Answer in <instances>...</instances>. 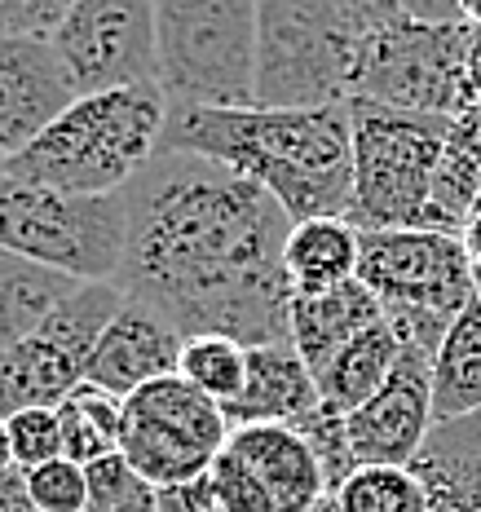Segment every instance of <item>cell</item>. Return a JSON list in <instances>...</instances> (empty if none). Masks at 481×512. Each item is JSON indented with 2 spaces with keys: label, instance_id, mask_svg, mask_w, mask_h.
<instances>
[{
  "label": "cell",
  "instance_id": "cell-15",
  "mask_svg": "<svg viewBox=\"0 0 481 512\" xmlns=\"http://www.w3.org/2000/svg\"><path fill=\"white\" fill-rule=\"evenodd\" d=\"M76 98V84L49 40L0 36V151L18 155Z\"/></svg>",
  "mask_w": 481,
  "mask_h": 512
},
{
  "label": "cell",
  "instance_id": "cell-28",
  "mask_svg": "<svg viewBox=\"0 0 481 512\" xmlns=\"http://www.w3.org/2000/svg\"><path fill=\"white\" fill-rule=\"evenodd\" d=\"M89 504L84 512H159V490L124 455L89 464Z\"/></svg>",
  "mask_w": 481,
  "mask_h": 512
},
{
  "label": "cell",
  "instance_id": "cell-39",
  "mask_svg": "<svg viewBox=\"0 0 481 512\" xmlns=\"http://www.w3.org/2000/svg\"><path fill=\"white\" fill-rule=\"evenodd\" d=\"M9 468H18L14 464V442H9V429H5V420H0V477H5Z\"/></svg>",
  "mask_w": 481,
  "mask_h": 512
},
{
  "label": "cell",
  "instance_id": "cell-5",
  "mask_svg": "<svg viewBox=\"0 0 481 512\" xmlns=\"http://www.w3.org/2000/svg\"><path fill=\"white\" fill-rule=\"evenodd\" d=\"M362 27L336 0H256V106H345L354 98Z\"/></svg>",
  "mask_w": 481,
  "mask_h": 512
},
{
  "label": "cell",
  "instance_id": "cell-33",
  "mask_svg": "<svg viewBox=\"0 0 481 512\" xmlns=\"http://www.w3.org/2000/svg\"><path fill=\"white\" fill-rule=\"evenodd\" d=\"M159 512H221L217 486H212L208 473L177 482V486H164L159 490Z\"/></svg>",
  "mask_w": 481,
  "mask_h": 512
},
{
  "label": "cell",
  "instance_id": "cell-16",
  "mask_svg": "<svg viewBox=\"0 0 481 512\" xmlns=\"http://www.w3.org/2000/svg\"><path fill=\"white\" fill-rule=\"evenodd\" d=\"M181 336L164 314H155L151 305H137L124 296L120 314L106 323V332L98 340L89 358V384L128 398L142 384L177 376V358H181Z\"/></svg>",
  "mask_w": 481,
  "mask_h": 512
},
{
  "label": "cell",
  "instance_id": "cell-23",
  "mask_svg": "<svg viewBox=\"0 0 481 512\" xmlns=\"http://www.w3.org/2000/svg\"><path fill=\"white\" fill-rule=\"evenodd\" d=\"M481 411V305L468 301L433 354V420L451 424Z\"/></svg>",
  "mask_w": 481,
  "mask_h": 512
},
{
  "label": "cell",
  "instance_id": "cell-2",
  "mask_svg": "<svg viewBox=\"0 0 481 512\" xmlns=\"http://www.w3.org/2000/svg\"><path fill=\"white\" fill-rule=\"evenodd\" d=\"M159 151H190L256 181L292 221L345 217L354 133L345 106H168Z\"/></svg>",
  "mask_w": 481,
  "mask_h": 512
},
{
  "label": "cell",
  "instance_id": "cell-19",
  "mask_svg": "<svg viewBox=\"0 0 481 512\" xmlns=\"http://www.w3.org/2000/svg\"><path fill=\"white\" fill-rule=\"evenodd\" d=\"M411 473L424 482L433 512H477L481 508V411L433 424L429 442L411 460Z\"/></svg>",
  "mask_w": 481,
  "mask_h": 512
},
{
  "label": "cell",
  "instance_id": "cell-37",
  "mask_svg": "<svg viewBox=\"0 0 481 512\" xmlns=\"http://www.w3.org/2000/svg\"><path fill=\"white\" fill-rule=\"evenodd\" d=\"M468 106H481V27L468 40Z\"/></svg>",
  "mask_w": 481,
  "mask_h": 512
},
{
  "label": "cell",
  "instance_id": "cell-10",
  "mask_svg": "<svg viewBox=\"0 0 481 512\" xmlns=\"http://www.w3.org/2000/svg\"><path fill=\"white\" fill-rule=\"evenodd\" d=\"M226 437L230 420L221 402H212L181 376L151 380L124 398L120 455L155 490L208 473Z\"/></svg>",
  "mask_w": 481,
  "mask_h": 512
},
{
  "label": "cell",
  "instance_id": "cell-4",
  "mask_svg": "<svg viewBox=\"0 0 481 512\" xmlns=\"http://www.w3.org/2000/svg\"><path fill=\"white\" fill-rule=\"evenodd\" d=\"M349 133H354V190L345 208L349 226L442 230L433 212V177L451 120L349 98Z\"/></svg>",
  "mask_w": 481,
  "mask_h": 512
},
{
  "label": "cell",
  "instance_id": "cell-13",
  "mask_svg": "<svg viewBox=\"0 0 481 512\" xmlns=\"http://www.w3.org/2000/svg\"><path fill=\"white\" fill-rule=\"evenodd\" d=\"M76 93L155 84V0H76L49 36Z\"/></svg>",
  "mask_w": 481,
  "mask_h": 512
},
{
  "label": "cell",
  "instance_id": "cell-26",
  "mask_svg": "<svg viewBox=\"0 0 481 512\" xmlns=\"http://www.w3.org/2000/svg\"><path fill=\"white\" fill-rule=\"evenodd\" d=\"M327 499L336 512H433L429 490L411 464H358L354 477Z\"/></svg>",
  "mask_w": 481,
  "mask_h": 512
},
{
  "label": "cell",
  "instance_id": "cell-44",
  "mask_svg": "<svg viewBox=\"0 0 481 512\" xmlns=\"http://www.w3.org/2000/svg\"><path fill=\"white\" fill-rule=\"evenodd\" d=\"M0 164H5V151H0Z\"/></svg>",
  "mask_w": 481,
  "mask_h": 512
},
{
  "label": "cell",
  "instance_id": "cell-30",
  "mask_svg": "<svg viewBox=\"0 0 481 512\" xmlns=\"http://www.w3.org/2000/svg\"><path fill=\"white\" fill-rule=\"evenodd\" d=\"M27 490L36 512H84V504H89V473H84V464L58 455L49 464L27 468Z\"/></svg>",
  "mask_w": 481,
  "mask_h": 512
},
{
  "label": "cell",
  "instance_id": "cell-18",
  "mask_svg": "<svg viewBox=\"0 0 481 512\" xmlns=\"http://www.w3.org/2000/svg\"><path fill=\"white\" fill-rule=\"evenodd\" d=\"M384 318L380 301L371 296V287L362 279H349L331 292L318 296H292V314H287V332H292V349L305 358V367L318 371L327 367L340 349L367 327H376Z\"/></svg>",
  "mask_w": 481,
  "mask_h": 512
},
{
  "label": "cell",
  "instance_id": "cell-12",
  "mask_svg": "<svg viewBox=\"0 0 481 512\" xmlns=\"http://www.w3.org/2000/svg\"><path fill=\"white\" fill-rule=\"evenodd\" d=\"M208 477L221 512H314L327 499L323 468L292 424H234Z\"/></svg>",
  "mask_w": 481,
  "mask_h": 512
},
{
  "label": "cell",
  "instance_id": "cell-24",
  "mask_svg": "<svg viewBox=\"0 0 481 512\" xmlns=\"http://www.w3.org/2000/svg\"><path fill=\"white\" fill-rule=\"evenodd\" d=\"M481 190V106H468L451 120L442 146V164L433 177V212L442 230L459 234L473 212V199Z\"/></svg>",
  "mask_w": 481,
  "mask_h": 512
},
{
  "label": "cell",
  "instance_id": "cell-31",
  "mask_svg": "<svg viewBox=\"0 0 481 512\" xmlns=\"http://www.w3.org/2000/svg\"><path fill=\"white\" fill-rule=\"evenodd\" d=\"M5 429H9V442H14V464L23 473L62 455V424L53 407H31V411L9 415Z\"/></svg>",
  "mask_w": 481,
  "mask_h": 512
},
{
  "label": "cell",
  "instance_id": "cell-22",
  "mask_svg": "<svg viewBox=\"0 0 481 512\" xmlns=\"http://www.w3.org/2000/svg\"><path fill=\"white\" fill-rule=\"evenodd\" d=\"M398 358H402V340L389 327V318H380L376 327L354 336L318 371V402L336 415H354L371 393H380V384L393 376Z\"/></svg>",
  "mask_w": 481,
  "mask_h": 512
},
{
  "label": "cell",
  "instance_id": "cell-14",
  "mask_svg": "<svg viewBox=\"0 0 481 512\" xmlns=\"http://www.w3.org/2000/svg\"><path fill=\"white\" fill-rule=\"evenodd\" d=\"M358 464H411L433 433V354L402 345L393 376L345 415Z\"/></svg>",
  "mask_w": 481,
  "mask_h": 512
},
{
  "label": "cell",
  "instance_id": "cell-21",
  "mask_svg": "<svg viewBox=\"0 0 481 512\" xmlns=\"http://www.w3.org/2000/svg\"><path fill=\"white\" fill-rule=\"evenodd\" d=\"M80 287V279L0 248V354L23 345L40 323Z\"/></svg>",
  "mask_w": 481,
  "mask_h": 512
},
{
  "label": "cell",
  "instance_id": "cell-34",
  "mask_svg": "<svg viewBox=\"0 0 481 512\" xmlns=\"http://www.w3.org/2000/svg\"><path fill=\"white\" fill-rule=\"evenodd\" d=\"M336 5L362 31H376L384 23H393V18H402V0H336Z\"/></svg>",
  "mask_w": 481,
  "mask_h": 512
},
{
  "label": "cell",
  "instance_id": "cell-6",
  "mask_svg": "<svg viewBox=\"0 0 481 512\" xmlns=\"http://www.w3.org/2000/svg\"><path fill=\"white\" fill-rule=\"evenodd\" d=\"M168 106H256V0H155Z\"/></svg>",
  "mask_w": 481,
  "mask_h": 512
},
{
  "label": "cell",
  "instance_id": "cell-8",
  "mask_svg": "<svg viewBox=\"0 0 481 512\" xmlns=\"http://www.w3.org/2000/svg\"><path fill=\"white\" fill-rule=\"evenodd\" d=\"M468 40V23H420L406 14L362 31L354 98L455 120L468 111Z\"/></svg>",
  "mask_w": 481,
  "mask_h": 512
},
{
  "label": "cell",
  "instance_id": "cell-32",
  "mask_svg": "<svg viewBox=\"0 0 481 512\" xmlns=\"http://www.w3.org/2000/svg\"><path fill=\"white\" fill-rule=\"evenodd\" d=\"M76 0H0V36L49 40Z\"/></svg>",
  "mask_w": 481,
  "mask_h": 512
},
{
  "label": "cell",
  "instance_id": "cell-29",
  "mask_svg": "<svg viewBox=\"0 0 481 512\" xmlns=\"http://www.w3.org/2000/svg\"><path fill=\"white\" fill-rule=\"evenodd\" d=\"M296 433L309 442V451H314V460L318 468H323V482H327V495H336L340 486L354 477V468H358V455H354V446H349V424H345V415H336V411H327L323 402H318L314 411L305 415L301 424H292Z\"/></svg>",
  "mask_w": 481,
  "mask_h": 512
},
{
  "label": "cell",
  "instance_id": "cell-25",
  "mask_svg": "<svg viewBox=\"0 0 481 512\" xmlns=\"http://www.w3.org/2000/svg\"><path fill=\"white\" fill-rule=\"evenodd\" d=\"M62 424V455L76 464H98L106 455H120V429H124V398L98 389L84 380L67 402H58Z\"/></svg>",
  "mask_w": 481,
  "mask_h": 512
},
{
  "label": "cell",
  "instance_id": "cell-27",
  "mask_svg": "<svg viewBox=\"0 0 481 512\" xmlns=\"http://www.w3.org/2000/svg\"><path fill=\"white\" fill-rule=\"evenodd\" d=\"M177 376L226 407V402L239 398L243 376H248V345H239L230 336H190L181 340Z\"/></svg>",
  "mask_w": 481,
  "mask_h": 512
},
{
  "label": "cell",
  "instance_id": "cell-20",
  "mask_svg": "<svg viewBox=\"0 0 481 512\" xmlns=\"http://www.w3.org/2000/svg\"><path fill=\"white\" fill-rule=\"evenodd\" d=\"M292 296H318L358 279V230L345 217L296 221L283 248Z\"/></svg>",
  "mask_w": 481,
  "mask_h": 512
},
{
  "label": "cell",
  "instance_id": "cell-40",
  "mask_svg": "<svg viewBox=\"0 0 481 512\" xmlns=\"http://www.w3.org/2000/svg\"><path fill=\"white\" fill-rule=\"evenodd\" d=\"M459 14L468 27H481V0H459Z\"/></svg>",
  "mask_w": 481,
  "mask_h": 512
},
{
  "label": "cell",
  "instance_id": "cell-43",
  "mask_svg": "<svg viewBox=\"0 0 481 512\" xmlns=\"http://www.w3.org/2000/svg\"><path fill=\"white\" fill-rule=\"evenodd\" d=\"M473 212H481V190H477V199H473ZM473 212H468V217H473Z\"/></svg>",
  "mask_w": 481,
  "mask_h": 512
},
{
  "label": "cell",
  "instance_id": "cell-36",
  "mask_svg": "<svg viewBox=\"0 0 481 512\" xmlns=\"http://www.w3.org/2000/svg\"><path fill=\"white\" fill-rule=\"evenodd\" d=\"M0 512H36L23 468H9V473L0 477Z\"/></svg>",
  "mask_w": 481,
  "mask_h": 512
},
{
  "label": "cell",
  "instance_id": "cell-3",
  "mask_svg": "<svg viewBox=\"0 0 481 512\" xmlns=\"http://www.w3.org/2000/svg\"><path fill=\"white\" fill-rule=\"evenodd\" d=\"M168 124V98L159 84L84 93L36 142L5 155L0 173L67 195H115L159 151Z\"/></svg>",
  "mask_w": 481,
  "mask_h": 512
},
{
  "label": "cell",
  "instance_id": "cell-38",
  "mask_svg": "<svg viewBox=\"0 0 481 512\" xmlns=\"http://www.w3.org/2000/svg\"><path fill=\"white\" fill-rule=\"evenodd\" d=\"M459 239H464V248H468V256H473V265H477L481 261V212H473V217L464 221Z\"/></svg>",
  "mask_w": 481,
  "mask_h": 512
},
{
  "label": "cell",
  "instance_id": "cell-17",
  "mask_svg": "<svg viewBox=\"0 0 481 512\" xmlns=\"http://www.w3.org/2000/svg\"><path fill=\"white\" fill-rule=\"evenodd\" d=\"M318 407V380L305 367V358L283 345H252L248 349V376H243L239 398L226 402V420L234 424H301Z\"/></svg>",
  "mask_w": 481,
  "mask_h": 512
},
{
  "label": "cell",
  "instance_id": "cell-9",
  "mask_svg": "<svg viewBox=\"0 0 481 512\" xmlns=\"http://www.w3.org/2000/svg\"><path fill=\"white\" fill-rule=\"evenodd\" d=\"M120 305L124 292L115 283H80L40 323V332L0 354V420L67 402L89 380V358Z\"/></svg>",
  "mask_w": 481,
  "mask_h": 512
},
{
  "label": "cell",
  "instance_id": "cell-45",
  "mask_svg": "<svg viewBox=\"0 0 481 512\" xmlns=\"http://www.w3.org/2000/svg\"><path fill=\"white\" fill-rule=\"evenodd\" d=\"M477 512H481V508H477Z\"/></svg>",
  "mask_w": 481,
  "mask_h": 512
},
{
  "label": "cell",
  "instance_id": "cell-42",
  "mask_svg": "<svg viewBox=\"0 0 481 512\" xmlns=\"http://www.w3.org/2000/svg\"><path fill=\"white\" fill-rule=\"evenodd\" d=\"M314 512H336V504H331V499H323V504H318Z\"/></svg>",
  "mask_w": 481,
  "mask_h": 512
},
{
  "label": "cell",
  "instance_id": "cell-11",
  "mask_svg": "<svg viewBox=\"0 0 481 512\" xmlns=\"http://www.w3.org/2000/svg\"><path fill=\"white\" fill-rule=\"evenodd\" d=\"M358 279L384 314L451 323L473 301V256L451 230H358Z\"/></svg>",
  "mask_w": 481,
  "mask_h": 512
},
{
  "label": "cell",
  "instance_id": "cell-7",
  "mask_svg": "<svg viewBox=\"0 0 481 512\" xmlns=\"http://www.w3.org/2000/svg\"><path fill=\"white\" fill-rule=\"evenodd\" d=\"M128 239L124 190L67 195L0 173V248L80 283H115Z\"/></svg>",
  "mask_w": 481,
  "mask_h": 512
},
{
  "label": "cell",
  "instance_id": "cell-35",
  "mask_svg": "<svg viewBox=\"0 0 481 512\" xmlns=\"http://www.w3.org/2000/svg\"><path fill=\"white\" fill-rule=\"evenodd\" d=\"M402 14L420 23H464L459 0H402Z\"/></svg>",
  "mask_w": 481,
  "mask_h": 512
},
{
  "label": "cell",
  "instance_id": "cell-41",
  "mask_svg": "<svg viewBox=\"0 0 481 512\" xmlns=\"http://www.w3.org/2000/svg\"><path fill=\"white\" fill-rule=\"evenodd\" d=\"M473 296H477V305H481V261L473 265Z\"/></svg>",
  "mask_w": 481,
  "mask_h": 512
},
{
  "label": "cell",
  "instance_id": "cell-1",
  "mask_svg": "<svg viewBox=\"0 0 481 512\" xmlns=\"http://www.w3.org/2000/svg\"><path fill=\"white\" fill-rule=\"evenodd\" d=\"M128 239L115 287L181 336L292 340L283 248L296 221L256 181L190 151H155L124 186Z\"/></svg>",
  "mask_w": 481,
  "mask_h": 512
}]
</instances>
